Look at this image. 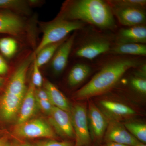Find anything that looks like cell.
<instances>
[{"mask_svg":"<svg viewBox=\"0 0 146 146\" xmlns=\"http://www.w3.org/2000/svg\"><path fill=\"white\" fill-rule=\"evenodd\" d=\"M70 115L76 138L75 146H89L91 134L86 108L82 105H76L71 108Z\"/></svg>","mask_w":146,"mask_h":146,"instance_id":"cell-5","label":"cell"},{"mask_svg":"<svg viewBox=\"0 0 146 146\" xmlns=\"http://www.w3.org/2000/svg\"><path fill=\"white\" fill-rule=\"evenodd\" d=\"M11 146H21V145H11Z\"/></svg>","mask_w":146,"mask_h":146,"instance_id":"cell-37","label":"cell"},{"mask_svg":"<svg viewBox=\"0 0 146 146\" xmlns=\"http://www.w3.org/2000/svg\"><path fill=\"white\" fill-rule=\"evenodd\" d=\"M112 47L110 42L106 38H95L82 44L77 50L76 55L78 57L92 60L110 51Z\"/></svg>","mask_w":146,"mask_h":146,"instance_id":"cell-8","label":"cell"},{"mask_svg":"<svg viewBox=\"0 0 146 146\" xmlns=\"http://www.w3.org/2000/svg\"><path fill=\"white\" fill-rule=\"evenodd\" d=\"M105 134L108 142H114L128 146H136L139 142L125 127L118 123H112L108 126Z\"/></svg>","mask_w":146,"mask_h":146,"instance_id":"cell-13","label":"cell"},{"mask_svg":"<svg viewBox=\"0 0 146 146\" xmlns=\"http://www.w3.org/2000/svg\"><path fill=\"white\" fill-rule=\"evenodd\" d=\"M70 21L88 23L104 29L116 27L112 7L102 0H75L68 2L60 17Z\"/></svg>","mask_w":146,"mask_h":146,"instance_id":"cell-2","label":"cell"},{"mask_svg":"<svg viewBox=\"0 0 146 146\" xmlns=\"http://www.w3.org/2000/svg\"><path fill=\"white\" fill-rule=\"evenodd\" d=\"M87 115L91 136L99 141L104 136L107 129V120L100 110L92 102L89 104Z\"/></svg>","mask_w":146,"mask_h":146,"instance_id":"cell-12","label":"cell"},{"mask_svg":"<svg viewBox=\"0 0 146 146\" xmlns=\"http://www.w3.org/2000/svg\"><path fill=\"white\" fill-rule=\"evenodd\" d=\"M142 64L139 59L134 58L119 57L112 59L76 92L75 98L84 100L104 94L115 86L129 70Z\"/></svg>","mask_w":146,"mask_h":146,"instance_id":"cell-1","label":"cell"},{"mask_svg":"<svg viewBox=\"0 0 146 146\" xmlns=\"http://www.w3.org/2000/svg\"><path fill=\"white\" fill-rule=\"evenodd\" d=\"M136 146H146V145L143 143L139 142Z\"/></svg>","mask_w":146,"mask_h":146,"instance_id":"cell-36","label":"cell"},{"mask_svg":"<svg viewBox=\"0 0 146 146\" xmlns=\"http://www.w3.org/2000/svg\"><path fill=\"white\" fill-rule=\"evenodd\" d=\"M89 65L84 63L76 64L71 69L68 76V82L72 86H77L83 82L91 72Z\"/></svg>","mask_w":146,"mask_h":146,"instance_id":"cell-19","label":"cell"},{"mask_svg":"<svg viewBox=\"0 0 146 146\" xmlns=\"http://www.w3.org/2000/svg\"><path fill=\"white\" fill-rule=\"evenodd\" d=\"M110 51L115 54L145 56L146 46L145 44L135 43L117 44Z\"/></svg>","mask_w":146,"mask_h":146,"instance_id":"cell-18","label":"cell"},{"mask_svg":"<svg viewBox=\"0 0 146 146\" xmlns=\"http://www.w3.org/2000/svg\"><path fill=\"white\" fill-rule=\"evenodd\" d=\"M33 61V68L31 82L35 88L37 87L38 88H40L43 84V78L39 70V68L36 64L35 54H34Z\"/></svg>","mask_w":146,"mask_h":146,"instance_id":"cell-25","label":"cell"},{"mask_svg":"<svg viewBox=\"0 0 146 146\" xmlns=\"http://www.w3.org/2000/svg\"><path fill=\"white\" fill-rule=\"evenodd\" d=\"M18 44L16 40L10 37L0 39V51L7 58L13 56L17 51Z\"/></svg>","mask_w":146,"mask_h":146,"instance_id":"cell-23","label":"cell"},{"mask_svg":"<svg viewBox=\"0 0 146 146\" xmlns=\"http://www.w3.org/2000/svg\"><path fill=\"white\" fill-rule=\"evenodd\" d=\"M84 23L57 18L45 27L42 40L36 50V54L42 49L48 45L56 44L65 39L70 33L83 28Z\"/></svg>","mask_w":146,"mask_h":146,"instance_id":"cell-3","label":"cell"},{"mask_svg":"<svg viewBox=\"0 0 146 146\" xmlns=\"http://www.w3.org/2000/svg\"><path fill=\"white\" fill-rule=\"evenodd\" d=\"M35 146H74V143L70 141H58L54 139L40 141L34 144Z\"/></svg>","mask_w":146,"mask_h":146,"instance_id":"cell-26","label":"cell"},{"mask_svg":"<svg viewBox=\"0 0 146 146\" xmlns=\"http://www.w3.org/2000/svg\"><path fill=\"white\" fill-rule=\"evenodd\" d=\"M110 6L117 7H138L144 9L145 0H111L108 1Z\"/></svg>","mask_w":146,"mask_h":146,"instance_id":"cell-24","label":"cell"},{"mask_svg":"<svg viewBox=\"0 0 146 146\" xmlns=\"http://www.w3.org/2000/svg\"><path fill=\"white\" fill-rule=\"evenodd\" d=\"M112 7L113 14L120 23L127 27L143 25L146 22L144 9L138 7Z\"/></svg>","mask_w":146,"mask_h":146,"instance_id":"cell-9","label":"cell"},{"mask_svg":"<svg viewBox=\"0 0 146 146\" xmlns=\"http://www.w3.org/2000/svg\"><path fill=\"white\" fill-rule=\"evenodd\" d=\"M35 96L37 99L49 100L48 94L45 89L38 88V89H36L35 88Z\"/></svg>","mask_w":146,"mask_h":146,"instance_id":"cell-30","label":"cell"},{"mask_svg":"<svg viewBox=\"0 0 146 146\" xmlns=\"http://www.w3.org/2000/svg\"><path fill=\"white\" fill-rule=\"evenodd\" d=\"M131 84L133 89L141 94L146 93V80L145 78L136 76L131 79Z\"/></svg>","mask_w":146,"mask_h":146,"instance_id":"cell-27","label":"cell"},{"mask_svg":"<svg viewBox=\"0 0 146 146\" xmlns=\"http://www.w3.org/2000/svg\"><path fill=\"white\" fill-rule=\"evenodd\" d=\"M36 99L39 108L47 115H49L53 107L50 101L37 99L36 98Z\"/></svg>","mask_w":146,"mask_h":146,"instance_id":"cell-29","label":"cell"},{"mask_svg":"<svg viewBox=\"0 0 146 146\" xmlns=\"http://www.w3.org/2000/svg\"><path fill=\"white\" fill-rule=\"evenodd\" d=\"M24 97L5 91L0 99V118L3 121L9 122L17 119Z\"/></svg>","mask_w":146,"mask_h":146,"instance_id":"cell-10","label":"cell"},{"mask_svg":"<svg viewBox=\"0 0 146 146\" xmlns=\"http://www.w3.org/2000/svg\"><path fill=\"white\" fill-rule=\"evenodd\" d=\"M33 58L34 54L29 56L18 66L9 82L6 91L17 96H24L27 90V72Z\"/></svg>","mask_w":146,"mask_h":146,"instance_id":"cell-7","label":"cell"},{"mask_svg":"<svg viewBox=\"0 0 146 146\" xmlns=\"http://www.w3.org/2000/svg\"><path fill=\"white\" fill-rule=\"evenodd\" d=\"M117 42L118 44H145L146 27L143 25L121 29L118 34Z\"/></svg>","mask_w":146,"mask_h":146,"instance_id":"cell-16","label":"cell"},{"mask_svg":"<svg viewBox=\"0 0 146 146\" xmlns=\"http://www.w3.org/2000/svg\"><path fill=\"white\" fill-rule=\"evenodd\" d=\"M24 3L18 0H0V8L21 9L25 5Z\"/></svg>","mask_w":146,"mask_h":146,"instance_id":"cell-28","label":"cell"},{"mask_svg":"<svg viewBox=\"0 0 146 146\" xmlns=\"http://www.w3.org/2000/svg\"><path fill=\"white\" fill-rule=\"evenodd\" d=\"M5 79L1 77H0V88L3 85V84L4 83Z\"/></svg>","mask_w":146,"mask_h":146,"instance_id":"cell-34","label":"cell"},{"mask_svg":"<svg viewBox=\"0 0 146 146\" xmlns=\"http://www.w3.org/2000/svg\"><path fill=\"white\" fill-rule=\"evenodd\" d=\"M75 38V35L74 34L70 38L65 39L55 53L52 59L51 66L56 74H60L66 68Z\"/></svg>","mask_w":146,"mask_h":146,"instance_id":"cell-14","label":"cell"},{"mask_svg":"<svg viewBox=\"0 0 146 146\" xmlns=\"http://www.w3.org/2000/svg\"><path fill=\"white\" fill-rule=\"evenodd\" d=\"M125 127L138 141L145 143L146 142V125L141 123H126Z\"/></svg>","mask_w":146,"mask_h":146,"instance_id":"cell-22","label":"cell"},{"mask_svg":"<svg viewBox=\"0 0 146 146\" xmlns=\"http://www.w3.org/2000/svg\"><path fill=\"white\" fill-rule=\"evenodd\" d=\"M35 88L31 82L22 101L16 119L17 124L22 123L30 119L37 112L39 107L35 98Z\"/></svg>","mask_w":146,"mask_h":146,"instance_id":"cell-11","label":"cell"},{"mask_svg":"<svg viewBox=\"0 0 146 146\" xmlns=\"http://www.w3.org/2000/svg\"><path fill=\"white\" fill-rule=\"evenodd\" d=\"M25 25L20 17L10 12H0V33L13 36L23 31Z\"/></svg>","mask_w":146,"mask_h":146,"instance_id":"cell-15","label":"cell"},{"mask_svg":"<svg viewBox=\"0 0 146 146\" xmlns=\"http://www.w3.org/2000/svg\"><path fill=\"white\" fill-rule=\"evenodd\" d=\"M0 146H11V145L5 138H0Z\"/></svg>","mask_w":146,"mask_h":146,"instance_id":"cell-32","label":"cell"},{"mask_svg":"<svg viewBox=\"0 0 146 146\" xmlns=\"http://www.w3.org/2000/svg\"><path fill=\"white\" fill-rule=\"evenodd\" d=\"M13 132L17 137L27 139L46 138L53 139L56 137L51 126L41 119H30L22 123L16 124Z\"/></svg>","mask_w":146,"mask_h":146,"instance_id":"cell-4","label":"cell"},{"mask_svg":"<svg viewBox=\"0 0 146 146\" xmlns=\"http://www.w3.org/2000/svg\"><path fill=\"white\" fill-rule=\"evenodd\" d=\"M48 116L50 125L59 135L67 138L75 137L70 113L53 106Z\"/></svg>","mask_w":146,"mask_h":146,"instance_id":"cell-6","label":"cell"},{"mask_svg":"<svg viewBox=\"0 0 146 146\" xmlns=\"http://www.w3.org/2000/svg\"><path fill=\"white\" fill-rule=\"evenodd\" d=\"M106 146H128L125 145H123L118 143H114V142H108L106 144Z\"/></svg>","mask_w":146,"mask_h":146,"instance_id":"cell-33","label":"cell"},{"mask_svg":"<svg viewBox=\"0 0 146 146\" xmlns=\"http://www.w3.org/2000/svg\"><path fill=\"white\" fill-rule=\"evenodd\" d=\"M100 103L105 109L117 116H130L136 113L132 108L121 103L112 101L102 100Z\"/></svg>","mask_w":146,"mask_h":146,"instance_id":"cell-20","label":"cell"},{"mask_svg":"<svg viewBox=\"0 0 146 146\" xmlns=\"http://www.w3.org/2000/svg\"><path fill=\"white\" fill-rule=\"evenodd\" d=\"M8 71V65L4 59L0 55V75L5 74Z\"/></svg>","mask_w":146,"mask_h":146,"instance_id":"cell-31","label":"cell"},{"mask_svg":"<svg viewBox=\"0 0 146 146\" xmlns=\"http://www.w3.org/2000/svg\"><path fill=\"white\" fill-rule=\"evenodd\" d=\"M45 89L53 106L70 113L71 108L69 102L63 93L50 82L46 81Z\"/></svg>","mask_w":146,"mask_h":146,"instance_id":"cell-17","label":"cell"},{"mask_svg":"<svg viewBox=\"0 0 146 146\" xmlns=\"http://www.w3.org/2000/svg\"><path fill=\"white\" fill-rule=\"evenodd\" d=\"M65 40L61 42L47 46L35 54L36 64L39 68L48 63L52 59L57 49Z\"/></svg>","mask_w":146,"mask_h":146,"instance_id":"cell-21","label":"cell"},{"mask_svg":"<svg viewBox=\"0 0 146 146\" xmlns=\"http://www.w3.org/2000/svg\"><path fill=\"white\" fill-rule=\"evenodd\" d=\"M21 146H35L33 144H32L29 143H24L22 144L21 145H20Z\"/></svg>","mask_w":146,"mask_h":146,"instance_id":"cell-35","label":"cell"}]
</instances>
